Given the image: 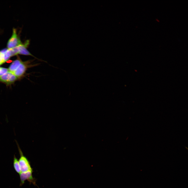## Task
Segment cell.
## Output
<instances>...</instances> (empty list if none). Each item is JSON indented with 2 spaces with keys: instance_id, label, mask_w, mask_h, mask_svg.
<instances>
[{
  "instance_id": "obj_4",
  "label": "cell",
  "mask_w": 188,
  "mask_h": 188,
  "mask_svg": "<svg viewBox=\"0 0 188 188\" xmlns=\"http://www.w3.org/2000/svg\"><path fill=\"white\" fill-rule=\"evenodd\" d=\"M32 171H29L25 172H21L20 174V186H22L24 183L25 181L27 180L30 182L35 184L34 179L32 175Z\"/></svg>"
},
{
  "instance_id": "obj_6",
  "label": "cell",
  "mask_w": 188,
  "mask_h": 188,
  "mask_svg": "<svg viewBox=\"0 0 188 188\" xmlns=\"http://www.w3.org/2000/svg\"><path fill=\"white\" fill-rule=\"evenodd\" d=\"M22 62L19 60H17L14 61L11 64L8 69V71L11 73L14 72Z\"/></svg>"
},
{
  "instance_id": "obj_5",
  "label": "cell",
  "mask_w": 188,
  "mask_h": 188,
  "mask_svg": "<svg viewBox=\"0 0 188 188\" xmlns=\"http://www.w3.org/2000/svg\"><path fill=\"white\" fill-rule=\"evenodd\" d=\"M27 67V66L25 64L22 62L17 69L12 73L17 77H20L25 73Z\"/></svg>"
},
{
  "instance_id": "obj_7",
  "label": "cell",
  "mask_w": 188,
  "mask_h": 188,
  "mask_svg": "<svg viewBox=\"0 0 188 188\" xmlns=\"http://www.w3.org/2000/svg\"><path fill=\"white\" fill-rule=\"evenodd\" d=\"M13 165L15 171L17 173L20 174L21 172L19 161L14 155L13 160Z\"/></svg>"
},
{
  "instance_id": "obj_1",
  "label": "cell",
  "mask_w": 188,
  "mask_h": 188,
  "mask_svg": "<svg viewBox=\"0 0 188 188\" xmlns=\"http://www.w3.org/2000/svg\"><path fill=\"white\" fill-rule=\"evenodd\" d=\"M16 143L20 155V157L18 161L21 172L32 171L29 161L24 155L18 144L17 142Z\"/></svg>"
},
{
  "instance_id": "obj_2",
  "label": "cell",
  "mask_w": 188,
  "mask_h": 188,
  "mask_svg": "<svg viewBox=\"0 0 188 188\" xmlns=\"http://www.w3.org/2000/svg\"><path fill=\"white\" fill-rule=\"evenodd\" d=\"M21 44L22 43L17 36L16 29H13L12 36L7 43L8 49H13Z\"/></svg>"
},
{
  "instance_id": "obj_3",
  "label": "cell",
  "mask_w": 188,
  "mask_h": 188,
  "mask_svg": "<svg viewBox=\"0 0 188 188\" xmlns=\"http://www.w3.org/2000/svg\"><path fill=\"white\" fill-rule=\"evenodd\" d=\"M14 75L8 71L0 77V81L4 82L7 84H10L14 82L17 78Z\"/></svg>"
},
{
  "instance_id": "obj_8",
  "label": "cell",
  "mask_w": 188,
  "mask_h": 188,
  "mask_svg": "<svg viewBox=\"0 0 188 188\" xmlns=\"http://www.w3.org/2000/svg\"><path fill=\"white\" fill-rule=\"evenodd\" d=\"M2 54L3 55L4 59L5 62L8 60L10 57L12 56L10 51L8 49L7 51Z\"/></svg>"
},
{
  "instance_id": "obj_10",
  "label": "cell",
  "mask_w": 188,
  "mask_h": 188,
  "mask_svg": "<svg viewBox=\"0 0 188 188\" xmlns=\"http://www.w3.org/2000/svg\"><path fill=\"white\" fill-rule=\"evenodd\" d=\"M3 54L0 53V65L5 62Z\"/></svg>"
},
{
  "instance_id": "obj_9",
  "label": "cell",
  "mask_w": 188,
  "mask_h": 188,
  "mask_svg": "<svg viewBox=\"0 0 188 188\" xmlns=\"http://www.w3.org/2000/svg\"><path fill=\"white\" fill-rule=\"evenodd\" d=\"M8 71V69L7 68L0 67V77L6 73Z\"/></svg>"
},
{
  "instance_id": "obj_11",
  "label": "cell",
  "mask_w": 188,
  "mask_h": 188,
  "mask_svg": "<svg viewBox=\"0 0 188 188\" xmlns=\"http://www.w3.org/2000/svg\"></svg>"
}]
</instances>
